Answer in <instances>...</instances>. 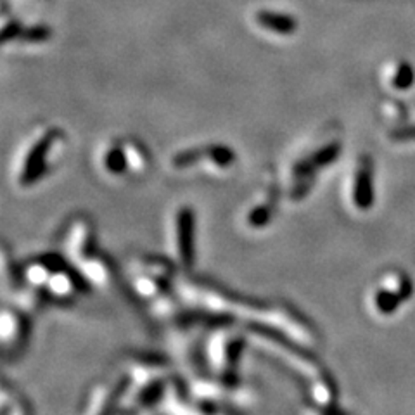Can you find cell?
Returning <instances> with one entry per match:
<instances>
[{
  "mask_svg": "<svg viewBox=\"0 0 415 415\" xmlns=\"http://www.w3.org/2000/svg\"><path fill=\"white\" fill-rule=\"evenodd\" d=\"M274 205H275V194H267L265 192L263 199H258L248 211H246V224L251 229H261L270 224L272 215H274Z\"/></svg>",
  "mask_w": 415,
  "mask_h": 415,
  "instance_id": "cell-9",
  "label": "cell"
},
{
  "mask_svg": "<svg viewBox=\"0 0 415 415\" xmlns=\"http://www.w3.org/2000/svg\"><path fill=\"white\" fill-rule=\"evenodd\" d=\"M229 332L230 330L215 332L207 346V359H210L211 368L225 380L234 378V372H237V362H239V353L242 349L241 337Z\"/></svg>",
  "mask_w": 415,
  "mask_h": 415,
  "instance_id": "cell-4",
  "label": "cell"
},
{
  "mask_svg": "<svg viewBox=\"0 0 415 415\" xmlns=\"http://www.w3.org/2000/svg\"><path fill=\"white\" fill-rule=\"evenodd\" d=\"M28 332L30 325L26 318L21 313H18L16 310L6 306L2 313V341L6 351H9V349L16 351V349L23 348Z\"/></svg>",
  "mask_w": 415,
  "mask_h": 415,
  "instance_id": "cell-7",
  "label": "cell"
},
{
  "mask_svg": "<svg viewBox=\"0 0 415 415\" xmlns=\"http://www.w3.org/2000/svg\"><path fill=\"white\" fill-rule=\"evenodd\" d=\"M2 415H30L26 403L19 395L11 391L9 386H4L2 390Z\"/></svg>",
  "mask_w": 415,
  "mask_h": 415,
  "instance_id": "cell-13",
  "label": "cell"
},
{
  "mask_svg": "<svg viewBox=\"0 0 415 415\" xmlns=\"http://www.w3.org/2000/svg\"><path fill=\"white\" fill-rule=\"evenodd\" d=\"M125 151L126 160H128V172L140 175L148 168V155H145V151L140 149L138 144H133V142H125Z\"/></svg>",
  "mask_w": 415,
  "mask_h": 415,
  "instance_id": "cell-14",
  "label": "cell"
},
{
  "mask_svg": "<svg viewBox=\"0 0 415 415\" xmlns=\"http://www.w3.org/2000/svg\"><path fill=\"white\" fill-rule=\"evenodd\" d=\"M256 23L263 26L265 30L279 35H293L296 32V21L293 18L284 16L280 13H268V11H260L256 13Z\"/></svg>",
  "mask_w": 415,
  "mask_h": 415,
  "instance_id": "cell-11",
  "label": "cell"
},
{
  "mask_svg": "<svg viewBox=\"0 0 415 415\" xmlns=\"http://www.w3.org/2000/svg\"><path fill=\"white\" fill-rule=\"evenodd\" d=\"M102 168L113 176L123 175V173L128 172V160H126L125 144L123 145L113 144L104 151Z\"/></svg>",
  "mask_w": 415,
  "mask_h": 415,
  "instance_id": "cell-12",
  "label": "cell"
},
{
  "mask_svg": "<svg viewBox=\"0 0 415 415\" xmlns=\"http://www.w3.org/2000/svg\"><path fill=\"white\" fill-rule=\"evenodd\" d=\"M172 244L176 258L182 265H191L196 249V217L189 206L176 210L172 227Z\"/></svg>",
  "mask_w": 415,
  "mask_h": 415,
  "instance_id": "cell-5",
  "label": "cell"
},
{
  "mask_svg": "<svg viewBox=\"0 0 415 415\" xmlns=\"http://www.w3.org/2000/svg\"><path fill=\"white\" fill-rule=\"evenodd\" d=\"M341 151V144L337 140H322L320 144L313 145L301 156H298L293 161L289 168V180H287V192L289 198L303 199L306 192L311 189L315 184L317 173L327 168L330 163L337 160Z\"/></svg>",
  "mask_w": 415,
  "mask_h": 415,
  "instance_id": "cell-1",
  "label": "cell"
},
{
  "mask_svg": "<svg viewBox=\"0 0 415 415\" xmlns=\"http://www.w3.org/2000/svg\"><path fill=\"white\" fill-rule=\"evenodd\" d=\"M374 168L368 157H359L346 179V201L353 210L368 211L374 205Z\"/></svg>",
  "mask_w": 415,
  "mask_h": 415,
  "instance_id": "cell-3",
  "label": "cell"
},
{
  "mask_svg": "<svg viewBox=\"0 0 415 415\" xmlns=\"http://www.w3.org/2000/svg\"><path fill=\"white\" fill-rule=\"evenodd\" d=\"M232 151L230 149L224 148V145H210V148L196 149V151H186L176 155L175 160H173V164L179 170H186V168H192V164H198L201 161H207L210 164H213L218 170H224V168H229L230 164L234 163Z\"/></svg>",
  "mask_w": 415,
  "mask_h": 415,
  "instance_id": "cell-6",
  "label": "cell"
},
{
  "mask_svg": "<svg viewBox=\"0 0 415 415\" xmlns=\"http://www.w3.org/2000/svg\"><path fill=\"white\" fill-rule=\"evenodd\" d=\"M403 305V301L397 298L393 293H390L387 289L380 287L378 284L374 291L371 293V306L378 317H391L399 310V306Z\"/></svg>",
  "mask_w": 415,
  "mask_h": 415,
  "instance_id": "cell-10",
  "label": "cell"
},
{
  "mask_svg": "<svg viewBox=\"0 0 415 415\" xmlns=\"http://www.w3.org/2000/svg\"><path fill=\"white\" fill-rule=\"evenodd\" d=\"M63 148V136L59 130H44L32 144L25 149L19 157V167L16 170L18 184L23 187H32L40 182L54 168L56 156Z\"/></svg>",
  "mask_w": 415,
  "mask_h": 415,
  "instance_id": "cell-2",
  "label": "cell"
},
{
  "mask_svg": "<svg viewBox=\"0 0 415 415\" xmlns=\"http://www.w3.org/2000/svg\"><path fill=\"white\" fill-rule=\"evenodd\" d=\"M379 286L393 293L403 303L409 301L414 296V284L410 277L402 270H387L380 275Z\"/></svg>",
  "mask_w": 415,
  "mask_h": 415,
  "instance_id": "cell-8",
  "label": "cell"
}]
</instances>
